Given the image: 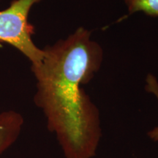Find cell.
Listing matches in <instances>:
<instances>
[{
	"label": "cell",
	"mask_w": 158,
	"mask_h": 158,
	"mask_svg": "<svg viewBox=\"0 0 158 158\" xmlns=\"http://www.w3.org/2000/svg\"><path fill=\"white\" fill-rule=\"evenodd\" d=\"M42 0H13L7 8L0 11V41L15 47L30 61L39 64L44 51L32 40L35 28L29 22L31 7Z\"/></svg>",
	"instance_id": "obj_2"
},
{
	"label": "cell",
	"mask_w": 158,
	"mask_h": 158,
	"mask_svg": "<svg viewBox=\"0 0 158 158\" xmlns=\"http://www.w3.org/2000/svg\"><path fill=\"white\" fill-rule=\"evenodd\" d=\"M145 89L147 92L155 94L158 100V81L156 77L152 74H148L146 78ZM148 135L152 140L158 141V126L148 133Z\"/></svg>",
	"instance_id": "obj_5"
},
{
	"label": "cell",
	"mask_w": 158,
	"mask_h": 158,
	"mask_svg": "<svg viewBox=\"0 0 158 158\" xmlns=\"http://www.w3.org/2000/svg\"><path fill=\"white\" fill-rule=\"evenodd\" d=\"M91 35L80 27L43 49L41 62L31 66L37 81L35 102L67 158L92 157L101 136L99 111L82 87L100 70L103 58Z\"/></svg>",
	"instance_id": "obj_1"
},
{
	"label": "cell",
	"mask_w": 158,
	"mask_h": 158,
	"mask_svg": "<svg viewBox=\"0 0 158 158\" xmlns=\"http://www.w3.org/2000/svg\"><path fill=\"white\" fill-rule=\"evenodd\" d=\"M130 14L142 12L152 17H158V0H123Z\"/></svg>",
	"instance_id": "obj_4"
},
{
	"label": "cell",
	"mask_w": 158,
	"mask_h": 158,
	"mask_svg": "<svg viewBox=\"0 0 158 158\" xmlns=\"http://www.w3.org/2000/svg\"><path fill=\"white\" fill-rule=\"evenodd\" d=\"M23 123L22 116L13 110L0 114V156L19 137Z\"/></svg>",
	"instance_id": "obj_3"
}]
</instances>
